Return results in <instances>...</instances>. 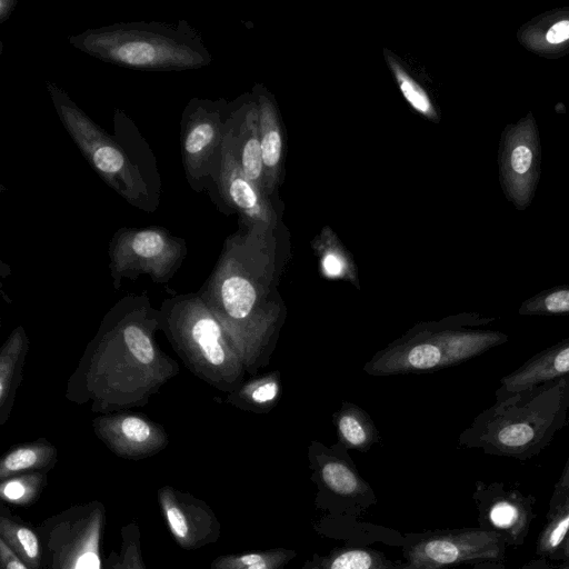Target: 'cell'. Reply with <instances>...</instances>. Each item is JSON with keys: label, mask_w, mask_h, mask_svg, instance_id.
Returning <instances> with one entry per match:
<instances>
[{"label": "cell", "mask_w": 569, "mask_h": 569, "mask_svg": "<svg viewBox=\"0 0 569 569\" xmlns=\"http://www.w3.org/2000/svg\"><path fill=\"white\" fill-rule=\"evenodd\" d=\"M569 425V422H568ZM569 495V453L562 469L560 477L553 486L552 493L549 500V507L547 511V517H549L557 507L565 500V498Z\"/></svg>", "instance_id": "obj_30"}, {"label": "cell", "mask_w": 569, "mask_h": 569, "mask_svg": "<svg viewBox=\"0 0 569 569\" xmlns=\"http://www.w3.org/2000/svg\"><path fill=\"white\" fill-rule=\"evenodd\" d=\"M506 566L501 561H486L473 565L470 569H505Z\"/></svg>", "instance_id": "obj_39"}, {"label": "cell", "mask_w": 569, "mask_h": 569, "mask_svg": "<svg viewBox=\"0 0 569 569\" xmlns=\"http://www.w3.org/2000/svg\"><path fill=\"white\" fill-rule=\"evenodd\" d=\"M46 88L63 128L96 173L130 206L151 213L161 199L154 154L134 122L121 110L113 114L114 134L97 124L59 86Z\"/></svg>", "instance_id": "obj_1"}, {"label": "cell", "mask_w": 569, "mask_h": 569, "mask_svg": "<svg viewBox=\"0 0 569 569\" xmlns=\"http://www.w3.org/2000/svg\"><path fill=\"white\" fill-rule=\"evenodd\" d=\"M226 139L244 176L260 189L264 182L259 130V110L254 103L229 113Z\"/></svg>", "instance_id": "obj_11"}, {"label": "cell", "mask_w": 569, "mask_h": 569, "mask_svg": "<svg viewBox=\"0 0 569 569\" xmlns=\"http://www.w3.org/2000/svg\"><path fill=\"white\" fill-rule=\"evenodd\" d=\"M322 266L326 274L330 277L340 276L343 271L342 260L333 252H329L323 257Z\"/></svg>", "instance_id": "obj_35"}, {"label": "cell", "mask_w": 569, "mask_h": 569, "mask_svg": "<svg viewBox=\"0 0 569 569\" xmlns=\"http://www.w3.org/2000/svg\"><path fill=\"white\" fill-rule=\"evenodd\" d=\"M106 569H109L108 567Z\"/></svg>", "instance_id": "obj_41"}, {"label": "cell", "mask_w": 569, "mask_h": 569, "mask_svg": "<svg viewBox=\"0 0 569 569\" xmlns=\"http://www.w3.org/2000/svg\"><path fill=\"white\" fill-rule=\"evenodd\" d=\"M390 68L397 79L400 91L410 106L426 117L433 116L432 104L426 91L396 61L389 59Z\"/></svg>", "instance_id": "obj_27"}, {"label": "cell", "mask_w": 569, "mask_h": 569, "mask_svg": "<svg viewBox=\"0 0 569 569\" xmlns=\"http://www.w3.org/2000/svg\"><path fill=\"white\" fill-rule=\"evenodd\" d=\"M221 299L228 315L234 319H242L250 315L257 292L252 283L240 276H231L221 284Z\"/></svg>", "instance_id": "obj_22"}, {"label": "cell", "mask_w": 569, "mask_h": 569, "mask_svg": "<svg viewBox=\"0 0 569 569\" xmlns=\"http://www.w3.org/2000/svg\"><path fill=\"white\" fill-rule=\"evenodd\" d=\"M127 347L134 358L142 363H151L154 351L149 337L137 326H129L123 333Z\"/></svg>", "instance_id": "obj_28"}, {"label": "cell", "mask_w": 569, "mask_h": 569, "mask_svg": "<svg viewBox=\"0 0 569 569\" xmlns=\"http://www.w3.org/2000/svg\"><path fill=\"white\" fill-rule=\"evenodd\" d=\"M520 316L569 315V284L551 287L522 301Z\"/></svg>", "instance_id": "obj_23"}, {"label": "cell", "mask_w": 569, "mask_h": 569, "mask_svg": "<svg viewBox=\"0 0 569 569\" xmlns=\"http://www.w3.org/2000/svg\"><path fill=\"white\" fill-rule=\"evenodd\" d=\"M278 392V387L274 382H266L257 387L252 393V399L258 403H264L271 401Z\"/></svg>", "instance_id": "obj_33"}, {"label": "cell", "mask_w": 569, "mask_h": 569, "mask_svg": "<svg viewBox=\"0 0 569 569\" xmlns=\"http://www.w3.org/2000/svg\"><path fill=\"white\" fill-rule=\"evenodd\" d=\"M17 0H0V22L3 23L13 12Z\"/></svg>", "instance_id": "obj_37"}, {"label": "cell", "mask_w": 569, "mask_h": 569, "mask_svg": "<svg viewBox=\"0 0 569 569\" xmlns=\"http://www.w3.org/2000/svg\"><path fill=\"white\" fill-rule=\"evenodd\" d=\"M532 153L526 146H518L511 153V166L517 173H525L531 164Z\"/></svg>", "instance_id": "obj_31"}, {"label": "cell", "mask_w": 569, "mask_h": 569, "mask_svg": "<svg viewBox=\"0 0 569 569\" xmlns=\"http://www.w3.org/2000/svg\"><path fill=\"white\" fill-rule=\"evenodd\" d=\"M46 477L41 472H32L2 480L0 497L3 501L27 506L34 502L43 489Z\"/></svg>", "instance_id": "obj_25"}, {"label": "cell", "mask_w": 569, "mask_h": 569, "mask_svg": "<svg viewBox=\"0 0 569 569\" xmlns=\"http://www.w3.org/2000/svg\"><path fill=\"white\" fill-rule=\"evenodd\" d=\"M520 569H555V567L551 565L550 560L537 557L526 562Z\"/></svg>", "instance_id": "obj_36"}, {"label": "cell", "mask_w": 569, "mask_h": 569, "mask_svg": "<svg viewBox=\"0 0 569 569\" xmlns=\"http://www.w3.org/2000/svg\"><path fill=\"white\" fill-rule=\"evenodd\" d=\"M223 99L192 98L180 121V149L186 180L196 192H213L219 176L229 118Z\"/></svg>", "instance_id": "obj_5"}, {"label": "cell", "mask_w": 569, "mask_h": 569, "mask_svg": "<svg viewBox=\"0 0 569 569\" xmlns=\"http://www.w3.org/2000/svg\"><path fill=\"white\" fill-rule=\"evenodd\" d=\"M120 553H111L108 562L109 569H146L142 561L140 546V530L137 523L131 522L121 529Z\"/></svg>", "instance_id": "obj_26"}, {"label": "cell", "mask_w": 569, "mask_h": 569, "mask_svg": "<svg viewBox=\"0 0 569 569\" xmlns=\"http://www.w3.org/2000/svg\"><path fill=\"white\" fill-rule=\"evenodd\" d=\"M508 545L492 531L480 527L427 532L405 551L400 569H447L463 563L501 561Z\"/></svg>", "instance_id": "obj_6"}, {"label": "cell", "mask_w": 569, "mask_h": 569, "mask_svg": "<svg viewBox=\"0 0 569 569\" xmlns=\"http://www.w3.org/2000/svg\"><path fill=\"white\" fill-rule=\"evenodd\" d=\"M555 569H569V562H562L558 567H555Z\"/></svg>", "instance_id": "obj_40"}, {"label": "cell", "mask_w": 569, "mask_h": 569, "mask_svg": "<svg viewBox=\"0 0 569 569\" xmlns=\"http://www.w3.org/2000/svg\"><path fill=\"white\" fill-rule=\"evenodd\" d=\"M261 189L242 172L227 139L224 138L222 159L216 187L211 196L237 209L248 220H262L266 216Z\"/></svg>", "instance_id": "obj_12"}, {"label": "cell", "mask_w": 569, "mask_h": 569, "mask_svg": "<svg viewBox=\"0 0 569 569\" xmlns=\"http://www.w3.org/2000/svg\"><path fill=\"white\" fill-rule=\"evenodd\" d=\"M68 40L88 56L129 69L183 71L212 60L200 33L186 20L118 22L87 29Z\"/></svg>", "instance_id": "obj_3"}, {"label": "cell", "mask_w": 569, "mask_h": 569, "mask_svg": "<svg viewBox=\"0 0 569 569\" xmlns=\"http://www.w3.org/2000/svg\"><path fill=\"white\" fill-rule=\"evenodd\" d=\"M54 448L42 445L23 446L8 452L0 463V479L6 480L24 471H38L54 461Z\"/></svg>", "instance_id": "obj_18"}, {"label": "cell", "mask_w": 569, "mask_h": 569, "mask_svg": "<svg viewBox=\"0 0 569 569\" xmlns=\"http://www.w3.org/2000/svg\"><path fill=\"white\" fill-rule=\"evenodd\" d=\"M297 552L284 548L217 557L210 569H283Z\"/></svg>", "instance_id": "obj_17"}, {"label": "cell", "mask_w": 569, "mask_h": 569, "mask_svg": "<svg viewBox=\"0 0 569 569\" xmlns=\"http://www.w3.org/2000/svg\"><path fill=\"white\" fill-rule=\"evenodd\" d=\"M495 320L496 317L477 313L458 316L450 329L411 347L401 361L405 367L430 369L465 361L507 343L509 336L502 331L462 329L463 326H483Z\"/></svg>", "instance_id": "obj_7"}, {"label": "cell", "mask_w": 569, "mask_h": 569, "mask_svg": "<svg viewBox=\"0 0 569 569\" xmlns=\"http://www.w3.org/2000/svg\"><path fill=\"white\" fill-rule=\"evenodd\" d=\"M548 42L560 43L569 38V21L563 20L553 24L546 36Z\"/></svg>", "instance_id": "obj_34"}, {"label": "cell", "mask_w": 569, "mask_h": 569, "mask_svg": "<svg viewBox=\"0 0 569 569\" xmlns=\"http://www.w3.org/2000/svg\"><path fill=\"white\" fill-rule=\"evenodd\" d=\"M479 527L500 535L508 547L522 546L536 517V498L500 481L476 482L472 495Z\"/></svg>", "instance_id": "obj_8"}, {"label": "cell", "mask_w": 569, "mask_h": 569, "mask_svg": "<svg viewBox=\"0 0 569 569\" xmlns=\"http://www.w3.org/2000/svg\"><path fill=\"white\" fill-rule=\"evenodd\" d=\"M313 569H389L385 556L368 548H337L320 558Z\"/></svg>", "instance_id": "obj_19"}, {"label": "cell", "mask_w": 569, "mask_h": 569, "mask_svg": "<svg viewBox=\"0 0 569 569\" xmlns=\"http://www.w3.org/2000/svg\"><path fill=\"white\" fill-rule=\"evenodd\" d=\"M158 501L168 528L181 548L196 550L220 537V522L204 501L170 486L158 490Z\"/></svg>", "instance_id": "obj_9"}, {"label": "cell", "mask_w": 569, "mask_h": 569, "mask_svg": "<svg viewBox=\"0 0 569 569\" xmlns=\"http://www.w3.org/2000/svg\"><path fill=\"white\" fill-rule=\"evenodd\" d=\"M569 375L496 401L462 436L467 447L517 460L538 456L567 423Z\"/></svg>", "instance_id": "obj_2"}, {"label": "cell", "mask_w": 569, "mask_h": 569, "mask_svg": "<svg viewBox=\"0 0 569 569\" xmlns=\"http://www.w3.org/2000/svg\"><path fill=\"white\" fill-rule=\"evenodd\" d=\"M106 508L100 501L72 506L36 527L43 569H102Z\"/></svg>", "instance_id": "obj_4"}, {"label": "cell", "mask_w": 569, "mask_h": 569, "mask_svg": "<svg viewBox=\"0 0 569 569\" xmlns=\"http://www.w3.org/2000/svg\"><path fill=\"white\" fill-rule=\"evenodd\" d=\"M555 561L569 562V530L558 549Z\"/></svg>", "instance_id": "obj_38"}, {"label": "cell", "mask_w": 569, "mask_h": 569, "mask_svg": "<svg viewBox=\"0 0 569 569\" xmlns=\"http://www.w3.org/2000/svg\"><path fill=\"white\" fill-rule=\"evenodd\" d=\"M0 569H29L28 566L1 539Z\"/></svg>", "instance_id": "obj_32"}, {"label": "cell", "mask_w": 569, "mask_h": 569, "mask_svg": "<svg viewBox=\"0 0 569 569\" xmlns=\"http://www.w3.org/2000/svg\"><path fill=\"white\" fill-rule=\"evenodd\" d=\"M113 451L123 457H143L161 448V439L143 419L127 416L121 419L117 432L109 439Z\"/></svg>", "instance_id": "obj_14"}, {"label": "cell", "mask_w": 569, "mask_h": 569, "mask_svg": "<svg viewBox=\"0 0 569 569\" xmlns=\"http://www.w3.org/2000/svg\"><path fill=\"white\" fill-rule=\"evenodd\" d=\"M0 539L28 566L42 569L40 539L36 530L3 512L0 516Z\"/></svg>", "instance_id": "obj_15"}, {"label": "cell", "mask_w": 569, "mask_h": 569, "mask_svg": "<svg viewBox=\"0 0 569 569\" xmlns=\"http://www.w3.org/2000/svg\"><path fill=\"white\" fill-rule=\"evenodd\" d=\"M319 475L326 487L338 496L359 497L370 489L349 466L338 460L323 462Z\"/></svg>", "instance_id": "obj_21"}, {"label": "cell", "mask_w": 569, "mask_h": 569, "mask_svg": "<svg viewBox=\"0 0 569 569\" xmlns=\"http://www.w3.org/2000/svg\"><path fill=\"white\" fill-rule=\"evenodd\" d=\"M569 375V337L539 351L519 368L502 377L496 401Z\"/></svg>", "instance_id": "obj_10"}, {"label": "cell", "mask_w": 569, "mask_h": 569, "mask_svg": "<svg viewBox=\"0 0 569 569\" xmlns=\"http://www.w3.org/2000/svg\"><path fill=\"white\" fill-rule=\"evenodd\" d=\"M191 337L203 358L212 366H221L226 352L221 345V330L210 316H201L191 328Z\"/></svg>", "instance_id": "obj_24"}, {"label": "cell", "mask_w": 569, "mask_h": 569, "mask_svg": "<svg viewBox=\"0 0 569 569\" xmlns=\"http://www.w3.org/2000/svg\"><path fill=\"white\" fill-rule=\"evenodd\" d=\"M547 518L545 528L540 531L537 545V557L556 560L558 549L569 530V495Z\"/></svg>", "instance_id": "obj_20"}, {"label": "cell", "mask_w": 569, "mask_h": 569, "mask_svg": "<svg viewBox=\"0 0 569 569\" xmlns=\"http://www.w3.org/2000/svg\"><path fill=\"white\" fill-rule=\"evenodd\" d=\"M339 430L343 439L352 447H361L368 440L365 428L351 415H345L340 418Z\"/></svg>", "instance_id": "obj_29"}, {"label": "cell", "mask_w": 569, "mask_h": 569, "mask_svg": "<svg viewBox=\"0 0 569 569\" xmlns=\"http://www.w3.org/2000/svg\"><path fill=\"white\" fill-rule=\"evenodd\" d=\"M258 110L264 181H271L281 159L282 139L272 106L264 97L260 98Z\"/></svg>", "instance_id": "obj_16"}, {"label": "cell", "mask_w": 569, "mask_h": 569, "mask_svg": "<svg viewBox=\"0 0 569 569\" xmlns=\"http://www.w3.org/2000/svg\"><path fill=\"white\" fill-rule=\"evenodd\" d=\"M183 249L180 239L158 227L121 229L112 241V251L119 260L172 259Z\"/></svg>", "instance_id": "obj_13"}]
</instances>
